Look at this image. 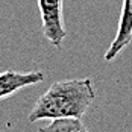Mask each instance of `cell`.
Wrapping results in <instances>:
<instances>
[{
  "instance_id": "1",
  "label": "cell",
  "mask_w": 132,
  "mask_h": 132,
  "mask_svg": "<svg viewBox=\"0 0 132 132\" xmlns=\"http://www.w3.org/2000/svg\"><path fill=\"white\" fill-rule=\"evenodd\" d=\"M96 100V90L90 78L53 82L41 94L29 112L30 123L40 120L82 119Z\"/></svg>"
},
{
  "instance_id": "2",
  "label": "cell",
  "mask_w": 132,
  "mask_h": 132,
  "mask_svg": "<svg viewBox=\"0 0 132 132\" xmlns=\"http://www.w3.org/2000/svg\"><path fill=\"white\" fill-rule=\"evenodd\" d=\"M43 23V35L53 47H61L67 37L62 15V0H37Z\"/></svg>"
},
{
  "instance_id": "3",
  "label": "cell",
  "mask_w": 132,
  "mask_h": 132,
  "mask_svg": "<svg viewBox=\"0 0 132 132\" xmlns=\"http://www.w3.org/2000/svg\"><path fill=\"white\" fill-rule=\"evenodd\" d=\"M131 43H132V0H123L117 32H116V37L111 43V46L106 49L103 59L105 61H114Z\"/></svg>"
},
{
  "instance_id": "4",
  "label": "cell",
  "mask_w": 132,
  "mask_h": 132,
  "mask_svg": "<svg viewBox=\"0 0 132 132\" xmlns=\"http://www.w3.org/2000/svg\"><path fill=\"white\" fill-rule=\"evenodd\" d=\"M46 78L43 70H35L29 73H18L14 70H6L0 73V102L14 96L23 88L41 84Z\"/></svg>"
},
{
  "instance_id": "5",
  "label": "cell",
  "mask_w": 132,
  "mask_h": 132,
  "mask_svg": "<svg viewBox=\"0 0 132 132\" xmlns=\"http://www.w3.org/2000/svg\"><path fill=\"white\" fill-rule=\"evenodd\" d=\"M38 132H90L80 119H56L49 125L40 126Z\"/></svg>"
}]
</instances>
